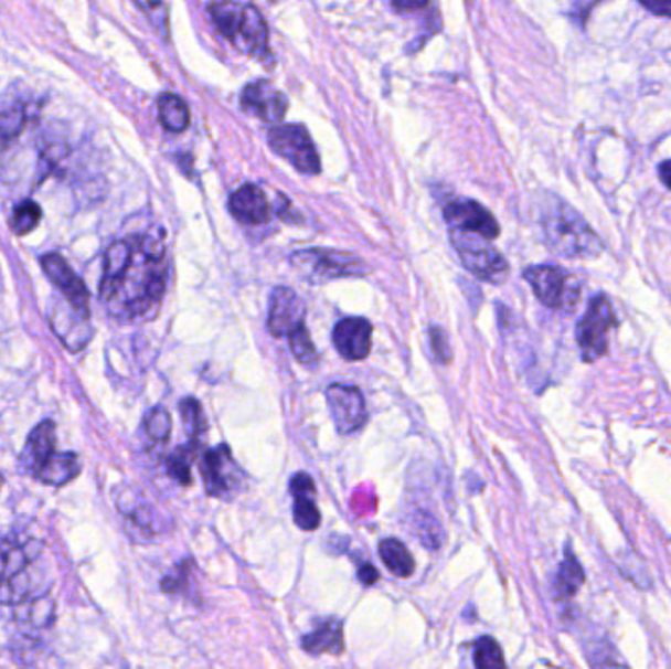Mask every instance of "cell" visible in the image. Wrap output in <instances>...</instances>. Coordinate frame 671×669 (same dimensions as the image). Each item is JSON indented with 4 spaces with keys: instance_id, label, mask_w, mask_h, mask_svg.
I'll return each mask as SVG.
<instances>
[{
    "instance_id": "9c48e42d",
    "label": "cell",
    "mask_w": 671,
    "mask_h": 669,
    "mask_svg": "<svg viewBox=\"0 0 671 669\" xmlns=\"http://www.w3.org/2000/svg\"><path fill=\"white\" fill-rule=\"evenodd\" d=\"M524 279L529 282L536 299L554 310L574 309L579 299V287L572 275L556 265H534L524 269Z\"/></svg>"
},
{
    "instance_id": "4316f807",
    "label": "cell",
    "mask_w": 671,
    "mask_h": 669,
    "mask_svg": "<svg viewBox=\"0 0 671 669\" xmlns=\"http://www.w3.org/2000/svg\"><path fill=\"white\" fill-rule=\"evenodd\" d=\"M473 663L481 669L504 668L507 666L501 646L494 643L491 636H483V638L477 640L476 650H473Z\"/></svg>"
},
{
    "instance_id": "ac0fdd59",
    "label": "cell",
    "mask_w": 671,
    "mask_h": 669,
    "mask_svg": "<svg viewBox=\"0 0 671 669\" xmlns=\"http://www.w3.org/2000/svg\"><path fill=\"white\" fill-rule=\"evenodd\" d=\"M230 212L242 224H265L271 219V206L264 191L256 185L239 187L236 193L230 197Z\"/></svg>"
},
{
    "instance_id": "30bf717a",
    "label": "cell",
    "mask_w": 671,
    "mask_h": 669,
    "mask_svg": "<svg viewBox=\"0 0 671 669\" xmlns=\"http://www.w3.org/2000/svg\"><path fill=\"white\" fill-rule=\"evenodd\" d=\"M269 146L275 153H279L285 161H289L292 168L305 173V176H318L320 173V158L317 148L312 144L309 130L299 124L289 126H277L269 132Z\"/></svg>"
},
{
    "instance_id": "8d00e7d4",
    "label": "cell",
    "mask_w": 671,
    "mask_h": 669,
    "mask_svg": "<svg viewBox=\"0 0 671 669\" xmlns=\"http://www.w3.org/2000/svg\"><path fill=\"white\" fill-rule=\"evenodd\" d=\"M2 481H4V479H2V476H0V489H2Z\"/></svg>"
},
{
    "instance_id": "d590c367",
    "label": "cell",
    "mask_w": 671,
    "mask_h": 669,
    "mask_svg": "<svg viewBox=\"0 0 671 669\" xmlns=\"http://www.w3.org/2000/svg\"><path fill=\"white\" fill-rule=\"evenodd\" d=\"M658 173H660L663 185L668 187L671 191V159H665V161H662L658 166Z\"/></svg>"
},
{
    "instance_id": "ffe728a7",
    "label": "cell",
    "mask_w": 671,
    "mask_h": 669,
    "mask_svg": "<svg viewBox=\"0 0 671 669\" xmlns=\"http://www.w3.org/2000/svg\"><path fill=\"white\" fill-rule=\"evenodd\" d=\"M302 648L309 654H338L344 652V633L342 623L328 618L317 626L315 633L302 638Z\"/></svg>"
},
{
    "instance_id": "603a6c76",
    "label": "cell",
    "mask_w": 671,
    "mask_h": 669,
    "mask_svg": "<svg viewBox=\"0 0 671 669\" xmlns=\"http://www.w3.org/2000/svg\"><path fill=\"white\" fill-rule=\"evenodd\" d=\"M380 555L383 564L387 565L388 572L398 577H408L415 572V560L408 552V548L395 538H387L380 544Z\"/></svg>"
},
{
    "instance_id": "e0dca14e",
    "label": "cell",
    "mask_w": 671,
    "mask_h": 669,
    "mask_svg": "<svg viewBox=\"0 0 671 669\" xmlns=\"http://www.w3.org/2000/svg\"><path fill=\"white\" fill-rule=\"evenodd\" d=\"M204 489L211 497H224L228 495L234 485L238 484V469L232 459L228 446H219V448L206 452L203 459Z\"/></svg>"
},
{
    "instance_id": "9a60e30c",
    "label": "cell",
    "mask_w": 671,
    "mask_h": 669,
    "mask_svg": "<svg viewBox=\"0 0 671 669\" xmlns=\"http://www.w3.org/2000/svg\"><path fill=\"white\" fill-rule=\"evenodd\" d=\"M444 219L451 229L476 232L487 240H494L499 236V224L494 221L493 214L476 201H454V203L446 204Z\"/></svg>"
},
{
    "instance_id": "52a82bcc",
    "label": "cell",
    "mask_w": 671,
    "mask_h": 669,
    "mask_svg": "<svg viewBox=\"0 0 671 669\" xmlns=\"http://www.w3.org/2000/svg\"><path fill=\"white\" fill-rule=\"evenodd\" d=\"M451 246L458 252L459 259L469 274L481 282L501 285L509 277V264L489 240L468 230H450Z\"/></svg>"
},
{
    "instance_id": "836d02e7",
    "label": "cell",
    "mask_w": 671,
    "mask_h": 669,
    "mask_svg": "<svg viewBox=\"0 0 671 669\" xmlns=\"http://www.w3.org/2000/svg\"><path fill=\"white\" fill-rule=\"evenodd\" d=\"M391 2L401 12H415V10H423L428 7V0H391Z\"/></svg>"
},
{
    "instance_id": "f1b7e54d",
    "label": "cell",
    "mask_w": 671,
    "mask_h": 669,
    "mask_svg": "<svg viewBox=\"0 0 671 669\" xmlns=\"http://www.w3.org/2000/svg\"><path fill=\"white\" fill-rule=\"evenodd\" d=\"M171 416L168 411L163 408H153L150 414L146 416V432H148V438L158 444H166L169 440V434H171Z\"/></svg>"
},
{
    "instance_id": "83f0119b",
    "label": "cell",
    "mask_w": 671,
    "mask_h": 669,
    "mask_svg": "<svg viewBox=\"0 0 671 669\" xmlns=\"http://www.w3.org/2000/svg\"><path fill=\"white\" fill-rule=\"evenodd\" d=\"M136 4L146 12V17L150 18L151 26L156 28V32L163 40H168L169 14L166 0H136Z\"/></svg>"
},
{
    "instance_id": "d4e9b609",
    "label": "cell",
    "mask_w": 671,
    "mask_h": 669,
    "mask_svg": "<svg viewBox=\"0 0 671 669\" xmlns=\"http://www.w3.org/2000/svg\"><path fill=\"white\" fill-rule=\"evenodd\" d=\"M42 221V209L34 201H22L14 206L12 219H10V229L17 236H26L30 232L38 229V224Z\"/></svg>"
},
{
    "instance_id": "277c9868",
    "label": "cell",
    "mask_w": 671,
    "mask_h": 669,
    "mask_svg": "<svg viewBox=\"0 0 671 669\" xmlns=\"http://www.w3.org/2000/svg\"><path fill=\"white\" fill-rule=\"evenodd\" d=\"M55 423L44 421L28 436L22 452V466L40 484L62 487L81 474V461L73 452L55 449Z\"/></svg>"
},
{
    "instance_id": "6da1fadb",
    "label": "cell",
    "mask_w": 671,
    "mask_h": 669,
    "mask_svg": "<svg viewBox=\"0 0 671 669\" xmlns=\"http://www.w3.org/2000/svg\"><path fill=\"white\" fill-rule=\"evenodd\" d=\"M166 285L168 259L159 236L116 240L106 249L98 299L113 317H148L163 299Z\"/></svg>"
},
{
    "instance_id": "484cf974",
    "label": "cell",
    "mask_w": 671,
    "mask_h": 669,
    "mask_svg": "<svg viewBox=\"0 0 671 669\" xmlns=\"http://www.w3.org/2000/svg\"><path fill=\"white\" fill-rule=\"evenodd\" d=\"M289 338V346H291V352L299 363H302L305 368H317L318 352L317 346L310 338L309 330L302 325V327L292 330Z\"/></svg>"
},
{
    "instance_id": "7c38bea8",
    "label": "cell",
    "mask_w": 671,
    "mask_h": 669,
    "mask_svg": "<svg viewBox=\"0 0 671 669\" xmlns=\"http://www.w3.org/2000/svg\"><path fill=\"white\" fill-rule=\"evenodd\" d=\"M42 269L52 282L53 287L62 293L63 299L73 309L79 310L81 315L90 317V295L87 285L83 283L79 275L73 272V267L67 264L65 257L60 254H45L42 256Z\"/></svg>"
},
{
    "instance_id": "5b68a950",
    "label": "cell",
    "mask_w": 671,
    "mask_h": 669,
    "mask_svg": "<svg viewBox=\"0 0 671 669\" xmlns=\"http://www.w3.org/2000/svg\"><path fill=\"white\" fill-rule=\"evenodd\" d=\"M211 17L219 32L239 52L252 57L267 53V24L256 7L221 0L211 4Z\"/></svg>"
},
{
    "instance_id": "8fae6325",
    "label": "cell",
    "mask_w": 671,
    "mask_h": 669,
    "mask_svg": "<svg viewBox=\"0 0 671 669\" xmlns=\"http://www.w3.org/2000/svg\"><path fill=\"white\" fill-rule=\"evenodd\" d=\"M327 401L330 414L334 418L336 431L340 434L362 431L368 423V408L360 389L334 383L328 387Z\"/></svg>"
},
{
    "instance_id": "d6a6232c",
    "label": "cell",
    "mask_w": 671,
    "mask_h": 669,
    "mask_svg": "<svg viewBox=\"0 0 671 669\" xmlns=\"http://www.w3.org/2000/svg\"><path fill=\"white\" fill-rule=\"evenodd\" d=\"M653 17L671 18V0H638Z\"/></svg>"
},
{
    "instance_id": "cb8c5ba5",
    "label": "cell",
    "mask_w": 671,
    "mask_h": 669,
    "mask_svg": "<svg viewBox=\"0 0 671 669\" xmlns=\"http://www.w3.org/2000/svg\"><path fill=\"white\" fill-rule=\"evenodd\" d=\"M28 108L24 105H12L0 113V148L17 140L26 130Z\"/></svg>"
},
{
    "instance_id": "8992f818",
    "label": "cell",
    "mask_w": 671,
    "mask_h": 669,
    "mask_svg": "<svg viewBox=\"0 0 671 669\" xmlns=\"http://www.w3.org/2000/svg\"><path fill=\"white\" fill-rule=\"evenodd\" d=\"M291 265L299 272L305 282L327 283L340 277H360L370 272V267L363 264L353 254L338 252V249H324V247H310L300 249L291 256Z\"/></svg>"
},
{
    "instance_id": "1f68e13d",
    "label": "cell",
    "mask_w": 671,
    "mask_h": 669,
    "mask_svg": "<svg viewBox=\"0 0 671 669\" xmlns=\"http://www.w3.org/2000/svg\"><path fill=\"white\" fill-rule=\"evenodd\" d=\"M430 338H433V350L438 355V360L450 361L451 352L448 348V338L441 332L440 328H433Z\"/></svg>"
},
{
    "instance_id": "7402d4cb",
    "label": "cell",
    "mask_w": 671,
    "mask_h": 669,
    "mask_svg": "<svg viewBox=\"0 0 671 669\" xmlns=\"http://www.w3.org/2000/svg\"><path fill=\"white\" fill-rule=\"evenodd\" d=\"M583 582H585V573H583L582 564L567 550L565 560L560 565L556 580H554V595H556L557 599H569V597H574L575 593L579 591Z\"/></svg>"
},
{
    "instance_id": "3957f363",
    "label": "cell",
    "mask_w": 671,
    "mask_h": 669,
    "mask_svg": "<svg viewBox=\"0 0 671 669\" xmlns=\"http://www.w3.org/2000/svg\"><path fill=\"white\" fill-rule=\"evenodd\" d=\"M42 555L38 540H0V605H22L44 593Z\"/></svg>"
},
{
    "instance_id": "4dcf8cb0",
    "label": "cell",
    "mask_w": 671,
    "mask_h": 669,
    "mask_svg": "<svg viewBox=\"0 0 671 669\" xmlns=\"http://www.w3.org/2000/svg\"><path fill=\"white\" fill-rule=\"evenodd\" d=\"M168 474L181 485L191 484V452L189 449L179 448L168 459Z\"/></svg>"
},
{
    "instance_id": "e575fe53",
    "label": "cell",
    "mask_w": 671,
    "mask_h": 669,
    "mask_svg": "<svg viewBox=\"0 0 671 669\" xmlns=\"http://www.w3.org/2000/svg\"><path fill=\"white\" fill-rule=\"evenodd\" d=\"M358 577H360V582H362L363 585H373V583H377V580H380V573H377V570H375L373 565L365 564L360 567Z\"/></svg>"
},
{
    "instance_id": "4fadbf2b",
    "label": "cell",
    "mask_w": 671,
    "mask_h": 669,
    "mask_svg": "<svg viewBox=\"0 0 671 669\" xmlns=\"http://www.w3.org/2000/svg\"><path fill=\"white\" fill-rule=\"evenodd\" d=\"M305 325V305L289 287H275L269 299L267 327L275 338H287Z\"/></svg>"
},
{
    "instance_id": "d6986e66",
    "label": "cell",
    "mask_w": 671,
    "mask_h": 669,
    "mask_svg": "<svg viewBox=\"0 0 671 669\" xmlns=\"http://www.w3.org/2000/svg\"><path fill=\"white\" fill-rule=\"evenodd\" d=\"M291 493L295 497V507H292V517L297 527L302 530H317L320 527V511H318L317 501H315V484L307 474H297L292 477Z\"/></svg>"
},
{
    "instance_id": "7a4b0ae2",
    "label": "cell",
    "mask_w": 671,
    "mask_h": 669,
    "mask_svg": "<svg viewBox=\"0 0 671 669\" xmlns=\"http://www.w3.org/2000/svg\"><path fill=\"white\" fill-rule=\"evenodd\" d=\"M540 229L547 247L567 259H595L603 254V242L574 206L556 194H544L540 204Z\"/></svg>"
},
{
    "instance_id": "2e32d148",
    "label": "cell",
    "mask_w": 671,
    "mask_h": 669,
    "mask_svg": "<svg viewBox=\"0 0 671 669\" xmlns=\"http://www.w3.org/2000/svg\"><path fill=\"white\" fill-rule=\"evenodd\" d=\"M371 334L373 327L368 318L352 317L336 325L332 340L336 350L344 360L362 361L370 355Z\"/></svg>"
},
{
    "instance_id": "f546056e",
    "label": "cell",
    "mask_w": 671,
    "mask_h": 669,
    "mask_svg": "<svg viewBox=\"0 0 671 669\" xmlns=\"http://www.w3.org/2000/svg\"><path fill=\"white\" fill-rule=\"evenodd\" d=\"M181 414H183V421H185V426L189 428V434L191 436H203L206 428H209V424L204 421L203 408L199 405V401L185 399L181 403Z\"/></svg>"
},
{
    "instance_id": "ba28073f",
    "label": "cell",
    "mask_w": 671,
    "mask_h": 669,
    "mask_svg": "<svg viewBox=\"0 0 671 669\" xmlns=\"http://www.w3.org/2000/svg\"><path fill=\"white\" fill-rule=\"evenodd\" d=\"M617 315L610 307L609 299L605 295L593 297L575 332L583 361L592 363L607 353L610 330L617 328Z\"/></svg>"
},
{
    "instance_id": "44dd1931",
    "label": "cell",
    "mask_w": 671,
    "mask_h": 669,
    "mask_svg": "<svg viewBox=\"0 0 671 669\" xmlns=\"http://www.w3.org/2000/svg\"><path fill=\"white\" fill-rule=\"evenodd\" d=\"M158 110L159 123L163 124V128L168 132H185L189 128L191 115H189V106L183 98L166 93V95L159 97Z\"/></svg>"
},
{
    "instance_id": "5bb4252c",
    "label": "cell",
    "mask_w": 671,
    "mask_h": 669,
    "mask_svg": "<svg viewBox=\"0 0 671 669\" xmlns=\"http://www.w3.org/2000/svg\"><path fill=\"white\" fill-rule=\"evenodd\" d=\"M242 106L247 115L264 123H279L287 113V97L269 81H254L242 93Z\"/></svg>"
}]
</instances>
